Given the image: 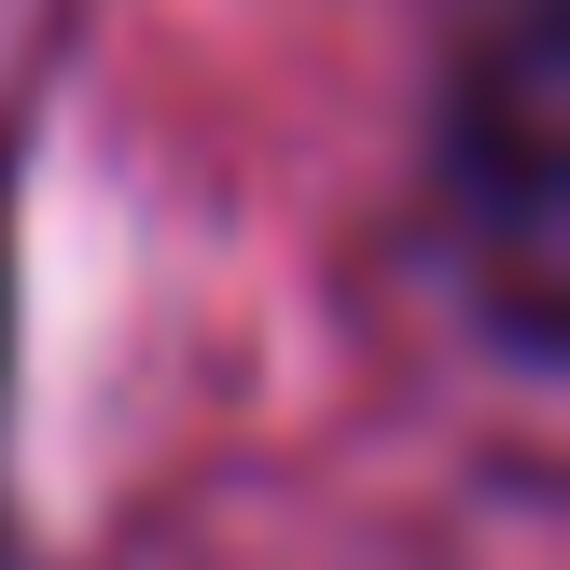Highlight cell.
Segmentation results:
<instances>
[{
	"label": "cell",
	"mask_w": 570,
	"mask_h": 570,
	"mask_svg": "<svg viewBox=\"0 0 570 570\" xmlns=\"http://www.w3.org/2000/svg\"><path fill=\"white\" fill-rule=\"evenodd\" d=\"M460 237L488 265V306L515 348H557V278H570V70L557 14H515L488 70L460 83Z\"/></svg>",
	"instance_id": "6da1fadb"
}]
</instances>
